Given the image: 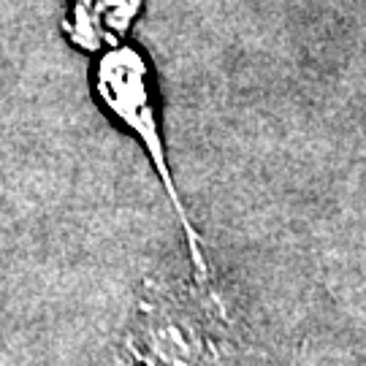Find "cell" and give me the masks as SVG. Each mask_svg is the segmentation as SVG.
<instances>
[{
    "instance_id": "obj_2",
    "label": "cell",
    "mask_w": 366,
    "mask_h": 366,
    "mask_svg": "<svg viewBox=\"0 0 366 366\" xmlns=\"http://www.w3.org/2000/svg\"><path fill=\"white\" fill-rule=\"evenodd\" d=\"M204 304L171 290H147L119 358L128 366H214L217 347Z\"/></svg>"
},
{
    "instance_id": "obj_1",
    "label": "cell",
    "mask_w": 366,
    "mask_h": 366,
    "mask_svg": "<svg viewBox=\"0 0 366 366\" xmlns=\"http://www.w3.org/2000/svg\"><path fill=\"white\" fill-rule=\"evenodd\" d=\"M95 92H98V101L104 104L106 112L142 144L149 166H152L155 177L166 190L171 209L182 225L196 282L201 288L209 290L212 272L209 261H207V249H204V239L198 236V231L193 228V220L187 217L182 193H179V187L174 182V174H171L166 139H163V128H160V117H157L155 92H152V81H149L144 57L136 49H128V46L109 52L98 63V71H95ZM212 296H217V293H212Z\"/></svg>"
}]
</instances>
